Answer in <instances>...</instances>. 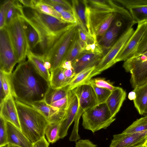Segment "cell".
<instances>
[{"label":"cell","mask_w":147,"mask_h":147,"mask_svg":"<svg viewBox=\"0 0 147 147\" xmlns=\"http://www.w3.org/2000/svg\"><path fill=\"white\" fill-rule=\"evenodd\" d=\"M12 94L27 105L45 99L49 83L28 60L20 63L10 75Z\"/></svg>","instance_id":"obj_1"},{"label":"cell","mask_w":147,"mask_h":147,"mask_svg":"<svg viewBox=\"0 0 147 147\" xmlns=\"http://www.w3.org/2000/svg\"><path fill=\"white\" fill-rule=\"evenodd\" d=\"M24 13L25 16L23 18L32 26L39 34L40 47L42 53L53 38L74 24L65 22L57 18L30 8H29Z\"/></svg>","instance_id":"obj_2"},{"label":"cell","mask_w":147,"mask_h":147,"mask_svg":"<svg viewBox=\"0 0 147 147\" xmlns=\"http://www.w3.org/2000/svg\"><path fill=\"white\" fill-rule=\"evenodd\" d=\"M21 130L32 144L45 136L49 123L44 117L32 106L15 99Z\"/></svg>","instance_id":"obj_3"},{"label":"cell","mask_w":147,"mask_h":147,"mask_svg":"<svg viewBox=\"0 0 147 147\" xmlns=\"http://www.w3.org/2000/svg\"><path fill=\"white\" fill-rule=\"evenodd\" d=\"M77 30L76 24L55 37L41 55L51 64L50 73L60 67L65 59Z\"/></svg>","instance_id":"obj_4"},{"label":"cell","mask_w":147,"mask_h":147,"mask_svg":"<svg viewBox=\"0 0 147 147\" xmlns=\"http://www.w3.org/2000/svg\"><path fill=\"white\" fill-rule=\"evenodd\" d=\"M82 116L84 128L93 133L106 129L116 119L112 116L105 102L86 110Z\"/></svg>","instance_id":"obj_5"},{"label":"cell","mask_w":147,"mask_h":147,"mask_svg":"<svg viewBox=\"0 0 147 147\" xmlns=\"http://www.w3.org/2000/svg\"><path fill=\"white\" fill-rule=\"evenodd\" d=\"M71 91L78 98V107L69 140L71 141H77L80 139L78 131L79 121L81 116L85 111L97 105L98 102L94 90L89 84L81 85Z\"/></svg>","instance_id":"obj_6"},{"label":"cell","mask_w":147,"mask_h":147,"mask_svg":"<svg viewBox=\"0 0 147 147\" xmlns=\"http://www.w3.org/2000/svg\"><path fill=\"white\" fill-rule=\"evenodd\" d=\"M7 26L9 31L18 63L24 61L29 48L24 27V20L18 17Z\"/></svg>","instance_id":"obj_7"},{"label":"cell","mask_w":147,"mask_h":147,"mask_svg":"<svg viewBox=\"0 0 147 147\" xmlns=\"http://www.w3.org/2000/svg\"><path fill=\"white\" fill-rule=\"evenodd\" d=\"M134 24L132 22L127 27L119 39L104 55L95 66L92 72V77L100 74L102 71L110 68L115 64V60L121 51L134 32L133 27Z\"/></svg>","instance_id":"obj_8"},{"label":"cell","mask_w":147,"mask_h":147,"mask_svg":"<svg viewBox=\"0 0 147 147\" xmlns=\"http://www.w3.org/2000/svg\"><path fill=\"white\" fill-rule=\"evenodd\" d=\"M18 61L10 34L6 26L0 29V70L7 75L11 74Z\"/></svg>","instance_id":"obj_9"},{"label":"cell","mask_w":147,"mask_h":147,"mask_svg":"<svg viewBox=\"0 0 147 147\" xmlns=\"http://www.w3.org/2000/svg\"><path fill=\"white\" fill-rule=\"evenodd\" d=\"M123 66L131 74L130 81L132 88L147 82V52L133 56L124 61Z\"/></svg>","instance_id":"obj_10"},{"label":"cell","mask_w":147,"mask_h":147,"mask_svg":"<svg viewBox=\"0 0 147 147\" xmlns=\"http://www.w3.org/2000/svg\"><path fill=\"white\" fill-rule=\"evenodd\" d=\"M85 8L92 35L101 37L109 28L117 13L91 10L86 7Z\"/></svg>","instance_id":"obj_11"},{"label":"cell","mask_w":147,"mask_h":147,"mask_svg":"<svg viewBox=\"0 0 147 147\" xmlns=\"http://www.w3.org/2000/svg\"><path fill=\"white\" fill-rule=\"evenodd\" d=\"M137 28L117 57L115 63L125 61L135 54L147 27V21L138 23Z\"/></svg>","instance_id":"obj_12"},{"label":"cell","mask_w":147,"mask_h":147,"mask_svg":"<svg viewBox=\"0 0 147 147\" xmlns=\"http://www.w3.org/2000/svg\"><path fill=\"white\" fill-rule=\"evenodd\" d=\"M128 10L135 24L147 21V0H115Z\"/></svg>","instance_id":"obj_13"},{"label":"cell","mask_w":147,"mask_h":147,"mask_svg":"<svg viewBox=\"0 0 147 147\" xmlns=\"http://www.w3.org/2000/svg\"><path fill=\"white\" fill-rule=\"evenodd\" d=\"M85 6L90 10L110 12L121 14L129 20H132L131 15L124 7L116 4L113 1L83 0Z\"/></svg>","instance_id":"obj_14"},{"label":"cell","mask_w":147,"mask_h":147,"mask_svg":"<svg viewBox=\"0 0 147 147\" xmlns=\"http://www.w3.org/2000/svg\"><path fill=\"white\" fill-rule=\"evenodd\" d=\"M147 139V130L136 133L114 135L109 147H131L143 144Z\"/></svg>","instance_id":"obj_15"},{"label":"cell","mask_w":147,"mask_h":147,"mask_svg":"<svg viewBox=\"0 0 147 147\" xmlns=\"http://www.w3.org/2000/svg\"><path fill=\"white\" fill-rule=\"evenodd\" d=\"M78 107V98L72 91H69V99L65 117L61 121L59 131V139H63L67 134L68 129L74 121Z\"/></svg>","instance_id":"obj_16"},{"label":"cell","mask_w":147,"mask_h":147,"mask_svg":"<svg viewBox=\"0 0 147 147\" xmlns=\"http://www.w3.org/2000/svg\"><path fill=\"white\" fill-rule=\"evenodd\" d=\"M14 98L12 94H10L0 104V116L7 122L21 130L17 109Z\"/></svg>","instance_id":"obj_17"},{"label":"cell","mask_w":147,"mask_h":147,"mask_svg":"<svg viewBox=\"0 0 147 147\" xmlns=\"http://www.w3.org/2000/svg\"><path fill=\"white\" fill-rule=\"evenodd\" d=\"M104 55L90 52H82L72 63L75 75L86 69L96 66Z\"/></svg>","instance_id":"obj_18"},{"label":"cell","mask_w":147,"mask_h":147,"mask_svg":"<svg viewBox=\"0 0 147 147\" xmlns=\"http://www.w3.org/2000/svg\"><path fill=\"white\" fill-rule=\"evenodd\" d=\"M29 105L41 113L49 123L61 122L65 114L66 110H61L51 106L47 103L44 100Z\"/></svg>","instance_id":"obj_19"},{"label":"cell","mask_w":147,"mask_h":147,"mask_svg":"<svg viewBox=\"0 0 147 147\" xmlns=\"http://www.w3.org/2000/svg\"><path fill=\"white\" fill-rule=\"evenodd\" d=\"M72 11L77 21V26L81 28L91 39V34L85 5L82 1H71Z\"/></svg>","instance_id":"obj_20"},{"label":"cell","mask_w":147,"mask_h":147,"mask_svg":"<svg viewBox=\"0 0 147 147\" xmlns=\"http://www.w3.org/2000/svg\"><path fill=\"white\" fill-rule=\"evenodd\" d=\"M126 92L122 88L117 87L111 92L105 103L112 116L115 117L125 99Z\"/></svg>","instance_id":"obj_21"},{"label":"cell","mask_w":147,"mask_h":147,"mask_svg":"<svg viewBox=\"0 0 147 147\" xmlns=\"http://www.w3.org/2000/svg\"><path fill=\"white\" fill-rule=\"evenodd\" d=\"M7 142L21 147H33V144L16 126L7 122Z\"/></svg>","instance_id":"obj_22"},{"label":"cell","mask_w":147,"mask_h":147,"mask_svg":"<svg viewBox=\"0 0 147 147\" xmlns=\"http://www.w3.org/2000/svg\"><path fill=\"white\" fill-rule=\"evenodd\" d=\"M133 90L136 94L133 100L134 106L139 113L143 115L147 110V82L135 88Z\"/></svg>","instance_id":"obj_23"},{"label":"cell","mask_w":147,"mask_h":147,"mask_svg":"<svg viewBox=\"0 0 147 147\" xmlns=\"http://www.w3.org/2000/svg\"><path fill=\"white\" fill-rule=\"evenodd\" d=\"M122 26L121 21L115 22L98 41L103 49H109L116 38Z\"/></svg>","instance_id":"obj_24"},{"label":"cell","mask_w":147,"mask_h":147,"mask_svg":"<svg viewBox=\"0 0 147 147\" xmlns=\"http://www.w3.org/2000/svg\"><path fill=\"white\" fill-rule=\"evenodd\" d=\"M27 57L40 74L49 83L51 73L44 66L45 60L44 57L41 55L35 54L30 50L28 52Z\"/></svg>","instance_id":"obj_25"},{"label":"cell","mask_w":147,"mask_h":147,"mask_svg":"<svg viewBox=\"0 0 147 147\" xmlns=\"http://www.w3.org/2000/svg\"><path fill=\"white\" fill-rule=\"evenodd\" d=\"M64 68L60 66L51 72L50 86L54 88H60L69 84L71 80L65 78L64 74Z\"/></svg>","instance_id":"obj_26"},{"label":"cell","mask_w":147,"mask_h":147,"mask_svg":"<svg viewBox=\"0 0 147 147\" xmlns=\"http://www.w3.org/2000/svg\"><path fill=\"white\" fill-rule=\"evenodd\" d=\"M95 67L88 68L75 75L68 85L69 90H72L79 86L86 84L91 79V74Z\"/></svg>","instance_id":"obj_27"},{"label":"cell","mask_w":147,"mask_h":147,"mask_svg":"<svg viewBox=\"0 0 147 147\" xmlns=\"http://www.w3.org/2000/svg\"><path fill=\"white\" fill-rule=\"evenodd\" d=\"M68 85L60 88H54L50 86L46 93L45 100L47 103H51L67 96L69 91Z\"/></svg>","instance_id":"obj_28"},{"label":"cell","mask_w":147,"mask_h":147,"mask_svg":"<svg viewBox=\"0 0 147 147\" xmlns=\"http://www.w3.org/2000/svg\"><path fill=\"white\" fill-rule=\"evenodd\" d=\"M24 19L25 30L29 48L31 50L39 44L40 38L36 30L27 21Z\"/></svg>","instance_id":"obj_29"},{"label":"cell","mask_w":147,"mask_h":147,"mask_svg":"<svg viewBox=\"0 0 147 147\" xmlns=\"http://www.w3.org/2000/svg\"><path fill=\"white\" fill-rule=\"evenodd\" d=\"M77 30L68 49L65 61L73 62L82 52ZM64 62V61H63Z\"/></svg>","instance_id":"obj_30"},{"label":"cell","mask_w":147,"mask_h":147,"mask_svg":"<svg viewBox=\"0 0 147 147\" xmlns=\"http://www.w3.org/2000/svg\"><path fill=\"white\" fill-rule=\"evenodd\" d=\"M19 0H15L9 9L6 16L5 26L8 25L14 19L24 16L23 7Z\"/></svg>","instance_id":"obj_31"},{"label":"cell","mask_w":147,"mask_h":147,"mask_svg":"<svg viewBox=\"0 0 147 147\" xmlns=\"http://www.w3.org/2000/svg\"><path fill=\"white\" fill-rule=\"evenodd\" d=\"M61 122L49 123L45 131V134L49 143L55 142L59 139V131Z\"/></svg>","instance_id":"obj_32"},{"label":"cell","mask_w":147,"mask_h":147,"mask_svg":"<svg viewBox=\"0 0 147 147\" xmlns=\"http://www.w3.org/2000/svg\"><path fill=\"white\" fill-rule=\"evenodd\" d=\"M147 130V115L137 119L122 132L125 134L139 133Z\"/></svg>","instance_id":"obj_33"},{"label":"cell","mask_w":147,"mask_h":147,"mask_svg":"<svg viewBox=\"0 0 147 147\" xmlns=\"http://www.w3.org/2000/svg\"><path fill=\"white\" fill-rule=\"evenodd\" d=\"M34 9L40 12L55 17L63 21L60 13L51 6L42 2L41 0H36Z\"/></svg>","instance_id":"obj_34"},{"label":"cell","mask_w":147,"mask_h":147,"mask_svg":"<svg viewBox=\"0 0 147 147\" xmlns=\"http://www.w3.org/2000/svg\"><path fill=\"white\" fill-rule=\"evenodd\" d=\"M90 80L86 84L90 85L93 88L96 96L98 105L105 103L111 91L107 89L97 87Z\"/></svg>","instance_id":"obj_35"},{"label":"cell","mask_w":147,"mask_h":147,"mask_svg":"<svg viewBox=\"0 0 147 147\" xmlns=\"http://www.w3.org/2000/svg\"><path fill=\"white\" fill-rule=\"evenodd\" d=\"M15 0H6L1 5L0 9V29L5 26L6 18L7 11L14 3Z\"/></svg>","instance_id":"obj_36"},{"label":"cell","mask_w":147,"mask_h":147,"mask_svg":"<svg viewBox=\"0 0 147 147\" xmlns=\"http://www.w3.org/2000/svg\"><path fill=\"white\" fill-rule=\"evenodd\" d=\"M7 122L0 116V147L6 146L8 144Z\"/></svg>","instance_id":"obj_37"},{"label":"cell","mask_w":147,"mask_h":147,"mask_svg":"<svg viewBox=\"0 0 147 147\" xmlns=\"http://www.w3.org/2000/svg\"><path fill=\"white\" fill-rule=\"evenodd\" d=\"M10 75L6 74L0 70V80L2 82V87L6 98L10 94H12L10 80Z\"/></svg>","instance_id":"obj_38"},{"label":"cell","mask_w":147,"mask_h":147,"mask_svg":"<svg viewBox=\"0 0 147 147\" xmlns=\"http://www.w3.org/2000/svg\"><path fill=\"white\" fill-rule=\"evenodd\" d=\"M147 52V27L133 56L142 54Z\"/></svg>","instance_id":"obj_39"},{"label":"cell","mask_w":147,"mask_h":147,"mask_svg":"<svg viewBox=\"0 0 147 147\" xmlns=\"http://www.w3.org/2000/svg\"><path fill=\"white\" fill-rule=\"evenodd\" d=\"M90 80L97 87L107 89L111 91L117 87L105 80L102 79L98 78L91 79Z\"/></svg>","instance_id":"obj_40"},{"label":"cell","mask_w":147,"mask_h":147,"mask_svg":"<svg viewBox=\"0 0 147 147\" xmlns=\"http://www.w3.org/2000/svg\"><path fill=\"white\" fill-rule=\"evenodd\" d=\"M69 91L68 95L65 97L55 101L49 105L60 110L66 111L69 103Z\"/></svg>","instance_id":"obj_41"},{"label":"cell","mask_w":147,"mask_h":147,"mask_svg":"<svg viewBox=\"0 0 147 147\" xmlns=\"http://www.w3.org/2000/svg\"><path fill=\"white\" fill-rule=\"evenodd\" d=\"M62 19L65 22L71 24H77V21L72 11L65 10L60 13Z\"/></svg>","instance_id":"obj_42"},{"label":"cell","mask_w":147,"mask_h":147,"mask_svg":"<svg viewBox=\"0 0 147 147\" xmlns=\"http://www.w3.org/2000/svg\"><path fill=\"white\" fill-rule=\"evenodd\" d=\"M43 3L50 5L60 13L65 10H69L53 2L51 0H41Z\"/></svg>","instance_id":"obj_43"},{"label":"cell","mask_w":147,"mask_h":147,"mask_svg":"<svg viewBox=\"0 0 147 147\" xmlns=\"http://www.w3.org/2000/svg\"><path fill=\"white\" fill-rule=\"evenodd\" d=\"M75 147H97V146L89 140L82 139L76 142Z\"/></svg>","instance_id":"obj_44"},{"label":"cell","mask_w":147,"mask_h":147,"mask_svg":"<svg viewBox=\"0 0 147 147\" xmlns=\"http://www.w3.org/2000/svg\"><path fill=\"white\" fill-rule=\"evenodd\" d=\"M54 3L72 11V5L69 2L65 0H51Z\"/></svg>","instance_id":"obj_45"},{"label":"cell","mask_w":147,"mask_h":147,"mask_svg":"<svg viewBox=\"0 0 147 147\" xmlns=\"http://www.w3.org/2000/svg\"><path fill=\"white\" fill-rule=\"evenodd\" d=\"M49 143L46 139L45 136L33 144V147H49Z\"/></svg>","instance_id":"obj_46"},{"label":"cell","mask_w":147,"mask_h":147,"mask_svg":"<svg viewBox=\"0 0 147 147\" xmlns=\"http://www.w3.org/2000/svg\"><path fill=\"white\" fill-rule=\"evenodd\" d=\"M20 2L25 7L35 9L36 0H20Z\"/></svg>","instance_id":"obj_47"},{"label":"cell","mask_w":147,"mask_h":147,"mask_svg":"<svg viewBox=\"0 0 147 147\" xmlns=\"http://www.w3.org/2000/svg\"><path fill=\"white\" fill-rule=\"evenodd\" d=\"M128 98L131 100H134L136 98V94L135 92L134 91L130 92L128 95Z\"/></svg>","instance_id":"obj_48"},{"label":"cell","mask_w":147,"mask_h":147,"mask_svg":"<svg viewBox=\"0 0 147 147\" xmlns=\"http://www.w3.org/2000/svg\"><path fill=\"white\" fill-rule=\"evenodd\" d=\"M44 65L45 67L50 71L51 67V65L50 63L48 61H45Z\"/></svg>","instance_id":"obj_49"},{"label":"cell","mask_w":147,"mask_h":147,"mask_svg":"<svg viewBox=\"0 0 147 147\" xmlns=\"http://www.w3.org/2000/svg\"><path fill=\"white\" fill-rule=\"evenodd\" d=\"M6 146L7 147H21L19 146L9 144H8Z\"/></svg>","instance_id":"obj_50"},{"label":"cell","mask_w":147,"mask_h":147,"mask_svg":"<svg viewBox=\"0 0 147 147\" xmlns=\"http://www.w3.org/2000/svg\"><path fill=\"white\" fill-rule=\"evenodd\" d=\"M143 144H141L131 147H145L143 145Z\"/></svg>","instance_id":"obj_51"},{"label":"cell","mask_w":147,"mask_h":147,"mask_svg":"<svg viewBox=\"0 0 147 147\" xmlns=\"http://www.w3.org/2000/svg\"><path fill=\"white\" fill-rule=\"evenodd\" d=\"M143 145L145 147H147V139L143 144Z\"/></svg>","instance_id":"obj_52"},{"label":"cell","mask_w":147,"mask_h":147,"mask_svg":"<svg viewBox=\"0 0 147 147\" xmlns=\"http://www.w3.org/2000/svg\"><path fill=\"white\" fill-rule=\"evenodd\" d=\"M145 114H146L147 115V110Z\"/></svg>","instance_id":"obj_53"}]
</instances>
